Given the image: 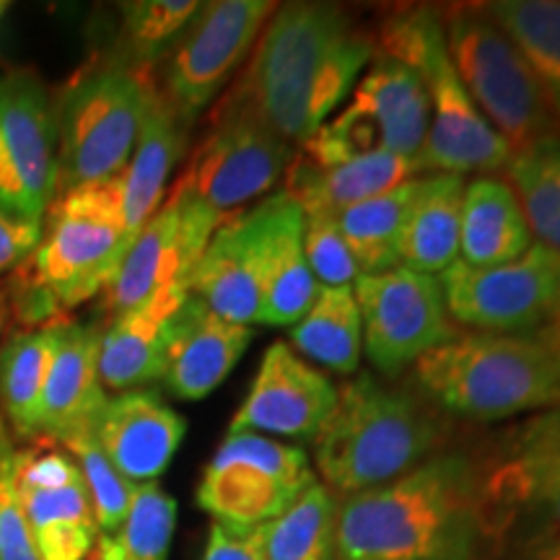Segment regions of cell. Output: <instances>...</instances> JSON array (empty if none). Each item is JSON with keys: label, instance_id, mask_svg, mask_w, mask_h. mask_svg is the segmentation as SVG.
Masks as SVG:
<instances>
[{"label": "cell", "instance_id": "cell-1", "mask_svg": "<svg viewBox=\"0 0 560 560\" xmlns=\"http://www.w3.org/2000/svg\"><path fill=\"white\" fill-rule=\"evenodd\" d=\"M493 542L488 470L459 452L338 499V560H482Z\"/></svg>", "mask_w": 560, "mask_h": 560}, {"label": "cell", "instance_id": "cell-2", "mask_svg": "<svg viewBox=\"0 0 560 560\" xmlns=\"http://www.w3.org/2000/svg\"><path fill=\"white\" fill-rule=\"evenodd\" d=\"M374 42L332 3H283L226 96L285 140L304 145L374 60Z\"/></svg>", "mask_w": 560, "mask_h": 560}, {"label": "cell", "instance_id": "cell-3", "mask_svg": "<svg viewBox=\"0 0 560 560\" xmlns=\"http://www.w3.org/2000/svg\"><path fill=\"white\" fill-rule=\"evenodd\" d=\"M125 260L122 179L60 192L42 221L32 255L0 285L11 317L30 327L60 322L107 289Z\"/></svg>", "mask_w": 560, "mask_h": 560}, {"label": "cell", "instance_id": "cell-4", "mask_svg": "<svg viewBox=\"0 0 560 560\" xmlns=\"http://www.w3.org/2000/svg\"><path fill=\"white\" fill-rule=\"evenodd\" d=\"M444 439V412L420 392L361 371L338 387V402L312 439L314 465L342 499L416 470L439 454Z\"/></svg>", "mask_w": 560, "mask_h": 560}, {"label": "cell", "instance_id": "cell-5", "mask_svg": "<svg viewBox=\"0 0 560 560\" xmlns=\"http://www.w3.org/2000/svg\"><path fill=\"white\" fill-rule=\"evenodd\" d=\"M420 395L452 418L503 420L560 402V342L532 335L457 332L416 361Z\"/></svg>", "mask_w": 560, "mask_h": 560}, {"label": "cell", "instance_id": "cell-6", "mask_svg": "<svg viewBox=\"0 0 560 560\" xmlns=\"http://www.w3.org/2000/svg\"><path fill=\"white\" fill-rule=\"evenodd\" d=\"M384 58L408 66L425 83L431 100V125L423 149L412 159L416 174H465L506 170L514 149L462 86L446 50L441 11L405 9L392 13L380 32Z\"/></svg>", "mask_w": 560, "mask_h": 560}, {"label": "cell", "instance_id": "cell-7", "mask_svg": "<svg viewBox=\"0 0 560 560\" xmlns=\"http://www.w3.org/2000/svg\"><path fill=\"white\" fill-rule=\"evenodd\" d=\"M156 83L120 55L81 70L55 102L58 195L120 177L136 151ZM55 195V198H58Z\"/></svg>", "mask_w": 560, "mask_h": 560}, {"label": "cell", "instance_id": "cell-8", "mask_svg": "<svg viewBox=\"0 0 560 560\" xmlns=\"http://www.w3.org/2000/svg\"><path fill=\"white\" fill-rule=\"evenodd\" d=\"M441 19L462 86L511 149L524 151L540 140L560 138V115L548 91L486 5H454L441 11Z\"/></svg>", "mask_w": 560, "mask_h": 560}, {"label": "cell", "instance_id": "cell-9", "mask_svg": "<svg viewBox=\"0 0 560 560\" xmlns=\"http://www.w3.org/2000/svg\"><path fill=\"white\" fill-rule=\"evenodd\" d=\"M312 482L317 475L301 446L262 433H229L202 470L195 499L213 522L257 527L293 506Z\"/></svg>", "mask_w": 560, "mask_h": 560}, {"label": "cell", "instance_id": "cell-10", "mask_svg": "<svg viewBox=\"0 0 560 560\" xmlns=\"http://www.w3.org/2000/svg\"><path fill=\"white\" fill-rule=\"evenodd\" d=\"M58 195V122L34 70H0V213L42 226Z\"/></svg>", "mask_w": 560, "mask_h": 560}, {"label": "cell", "instance_id": "cell-11", "mask_svg": "<svg viewBox=\"0 0 560 560\" xmlns=\"http://www.w3.org/2000/svg\"><path fill=\"white\" fill-rule=\"evenodd\" d=\"M293 156L291 143L249 109L223 100L177 185L226 219L244 202L268 195L285 177Z\"/></svg>", "mask_w": 560, "mask_h": 560}, {"label": "cell", "instance_id": "cell-12", "mask_svg": "<svg viewBox=\"0 0 560 560\" xmlns=\"http://www.w3.org/2000/svg\"><path fill=\"white\" fill-rule=\"evenodd\" d=\"M441 291L450 317L475 332L532 335L558 306L560 255L535 242L520 260L495 268L457 260L441 272Z\"/></svg>", "mask_w": 560, "mask_h": 560}, {"label": "cell", "instance_id": "cell-13", "mask_svg": "<svg viewBox=\"0 0 560 560\" xmlns=\"http://www.w3.org/2000/svg\"><path fill=\"white\" fill-rule=\"evenodd\" d=\"M272 11L276 3L270 0L200 3L190 26L166 55L164 89H159L187 128L255 50Z\"/></svg>", "mask_w": 560, "mask_h": 560}, {"label": "cell", "instance_id": "cell-14", "mask_svg": "<svg viewBox=\"0 0 560 560\" xmlns=\"http://www.w3.org/2000/svg\"><path fill=\"white\" fill-rule=\"evenodd\" d=\"M353 296L361 312L363 350L384 376H397L420 355L457 335L433 276L405 265L359 276Z\"/></svg>", "mask_w": 560, "mask_h": 560}, {"label": "cell", "instance_id": "cell-15", "mask_svg": "<svg viewBox=\"0 0 560 560\" xmlns=\"http://www.w3.org/2000/svg\"><path fill=\"white\" fill-rule=\"evenodd\" d=\"M283 202L285 192L280 190L236 219L223 221L187 276L192 296L219 317L244 327L260 322L270 252Z\"/></svg>", "mask_w": 560, "mask_h": 560}, {"label": "cell", "instance_id": "cell-16", "mask_svg": "<svg viewBox=\"0 0 560 560\" xmlns=\"http://www.w3.org/2000/svg\"><path fill=\"white\" fill-rule=\"evenodd\" d=\"M226 219L202 206L198 198L174 185L170 198L140 229L125 252V260L104 289V306L112 317L172 283H187V276L208 247L210 236Z\"/></svg>", "mask_w": 560, "mask_h": 560}, {"label": "cell", "instance_id": "cell-17", "mask_svg": "<svg viewBox=\"0 0 560 560\" xmlns=\"http://www.w3.org/2000/svg\"><path fill=\"white\" fill-rule=\"evenodd\" d=\"M16 493L42 560H86L100 540L86 480L55 444L19 450Z\"/></svg>", "mask_w": 560, "mask_h": 560}, {"label": "cell", "instance_id": "cell-18", "mask_svg": "<svg viewBox=\"0 0 560 560\" xmlns=\"http://www.w3.org/2000/svg\"><path fill=\"white\" fill-rule=\"evenodd\" d=\"M338 402V387L306 363L289 342L265 350L255 382L229 433H272L285 439H314Z\"/></svg>", "mask_w": 560, "mask_h": 560}, {"label": "cell", "instance_id": "cell-19", "mask_svg": "<svg viewBox=\"0 0 560 560\" xmlns=\"http://www.w3.org/2000/svg\"><path fill=\"white\" fill-rule=\"evenodd\" d=\"M185 433L187 420L153 389H130L107 397L91 425V436L104 457L132 486L156 482L177 454Z\"/></svg>", "mask_w": 560, "mask_h": 560}, {"label": "cell", "instance_id": "cell-20", "mask_svg": "<svg viewBox=\"0 0 560 560\" xmlns=\"http://www.w3.org/2000/svg\"><path fill=\"white\" fill-rule=\"evenodd\" d=\"M102 327L60 319L55 325V350L47 374L37 439L62 446L68 439L91 431L107 402L100 380Z\"/></svg>", "mask_w": 560, "mask_h": 560}, {"label": "cell", "instance_id": "cell-21", "mask_svg": "<svg viewBox=\"0 0 560 560\" xmlns=\"http://www.w3.org/2000/svg\"><path fill=\"white\" fill-rule=\"evenodd\" d=\"M252 338V327L219 317L190 293L166 335L161 382L179 400H202L234 371Z\"/></svg>", "mask_w": 560, "mask_h": 560}, {"label": "cell", "instance_id": "cell-22", "mask_svg": "<svg viewBox=\"0 0 560 560\" xmlns=\"http://www.w3.org/2000/svg\"><path fill=\"white\" fill-rule=\"evenodd\" d=\"M187 296L190 289L179 280L112 317L100 342V380L104 389L120 395L161 382L166 335Z\"/></svg>", "mask_w": 560, "mask_h": 560}, {"label": "cell", "instance_id": "cell-23", "mask_svg": "<svg viewBox=\"0 0 560 560\" xmlns=\"http://www.w3.org/2000/svg\"><path fill=\"white\" fill-rule=\"evenodd\" d=\"M346 109L374 125L382 151L416 159L431 125V100L416 70L376 52L350 91Z\"/></svg>", "mask_w": 560, "mask_h": 560}, {"label": "cell", "instance_id": "cell-24", "mask_svg": "<svg viewBox=\"0 0 560 560\" xmlns=\"http://www.w3.org/2000/svg\"><path fill=\"white\" fill-rule=\"evenodd\" d=\"M187 130L190 128L174 115L156 86L149 109H145L143 125H140L136 151L120 174L125 252L164 202L166 179L185 153Z\"/></svg>", "mask_w": 560, "mask_h": 560}, {"label": "cell", "instance_id": "cell-25", "mask_svg": "<svg viewBox=\"0 0 560 560\" xmlns=\"http://www.w3.org/2000/svg\"><path fill=\"white\" fill-rule=\"evenodd\" d=\"M412 177H416L412 161L387 151L366 153L338 166H317L299 153L285 172V192L299 202L304 213L325 210L338 215L340 210L380 198Z\"/></svg>", "mask_w": 560, "mask_h": 560}, {"label": "cell", "instance_id": "cell-26", "mask_svg": "<svg viewBox=\"0 0 560 560\" xmlns=\"http://www.w3.org/2000/svg\"><path fill=\"white\" fill-rule=\"evenodd\" d=\"M465 177L459 174H429L416 177L408 215L400 234V265L436 276L459 260L462 202Z\"/></svg>", "mask_w": 560, "mask_h": 560}, {"label": "cell", "instance_id": "cell-27", "mask_svg": "<svg viewBox=\"0 0 560 560\" xmlns=\"http://www.w3.org/2000/svg\"><path fill=\"white\" fill-rule=\"evenodd\" d=\"M532 244L529 223L509 182L480 177L465 187L459 262L470 268H495L520 260Z\"/></svg>", "mask_w": 560, "mask_h": 560}, {"label": "cell", "instance_id": "cell-28", "mask_svg": "<svg viewBox=\"0 0 560 560\" xmlns=\"http://www.w3.org/2000/svg\"><path fill=\"white\" fill-rule=\"evenodd\" d=\"M285 192V190H283ZM319 283L304 255V210L285 192L270 252L260 325L293 327L310 312Z\"/></svg>", "mask_w": 560, "mask_h": 560}, {"label": "cell", "instance_id": "cell-29", "mask_svg": "<svg viewBox=\"0 0 560 560\" xmlns=\"http://www.w3.org/2000/svg\"><path fill=\"white\" fill-rule=\"evenodd\" d=\"M55 325L13 332L0 346V412L11 433L37 439L42 395L50 374Z\"/></svg>", "mask_w": 560, "mask_h": 560}, {"label": "cell", "instance_id": "cell-30", "mask_svg": "<svg viewBox=\"0 0 560 560\" xmlns=\"http://www.w3.org/2000/svg\"><path fill=\"white\" fill-rule=\"evenodd\" d=\"M291 346L325 369L355 374L363 355V327L353 285H319L310 312L291 327Z\"/></svg>", "mask_w": 560, "mask_h": 560}, {"label": "cell", "instance_id": "cell-31", "mask_svg": "<svg viewBox=\"0 0 560 560\" xmlns=\"http://www.w3.org/2000/svg\"><path fill=\"white\" fill-rule=\"evenodd\" d=\"M260 535L265 560H338V495L312 482Z\"/></svg>", "mask_w": 560, "mask_h": 560}, {"label": "cell", "instance_id": "cell-32", "mask_svg": "<svg viewBox=\"0 0 560 560\" xmlns=\"http://www.w3.org/2000/svg\"><path fill=\"white\" fill-rule=\"evenodd\" d=\"M416 177L395 187V190L371 198L359 206L340 210L338 229L346 240L350 255L359 265L361 276L384 272L400 265V234L405 215H408Z\"/></svg>", "mask_w": 560, "mask_h": 560}, {"label": "cell", "instance_id": "cell-33", "mask_svg": "<svg viewBox=\"0 0 560 560\" xmlns=\"http://www.w3.org/2000/svg\"><path fill=\"white\" fill-rule=\"evenodd\" d=\"M490 19L506 32L560 115V3L558 0H495Z\"/></svg>", "mask_w": 560, "mask_h": 560}, {"label": "cell", "instance_id": "cell-34", "mask_svg": "<svg viewBox=\"0 0 560 560\" xmlns=\"http://www.w3.org/2000/svg\"><path fill=\"white\" fill-rule=\"evenodd\" d=\"M506 172L532 240L560 255V138L516 151Z\"/></svg>", "mask_w": 560, "mask_h": 560}, {"label": "cell", "instance_id": "cell-35", "mask_svg": "<svg viewBox=\"0 0 560 560\" xmlns=\"http://www.w3.org/2000/svg\"><path fill=\"white\" fill-rule=\"evenodd\" d=\"M177 501L159 482L136 486L128 516L115 535H100L91 556L96 560H166L170 558Z\"/></svg>", "mask_w": 560, "mask_h": 560}, {"label": "cell", "instance_id": "cell-36", "mask_svg": "<svg viewBox=\"0 0 560 560\" xmlns=\"http://www.w3.org/2000/svg\"><path fill=\"white\" fill-rule=\"evenodd\" d=\"M200 3L195 0H138L122 5V37L115 55L140 70H151L172 52L190 26Z\"/></svg>", "mask_w": 560, "mask_h": 560}, {"label": "cell", "instance_id": "cell-37", "mask_svg": "<svg viewBox=\"0 0 560 560\" xmlns=\"http://www.w3.org/2000/svg\"><path fill=\"white\" fill-rule=\"evenodd\" d=\"M62 450L75 459L83 480H86L96 524H100V535H115L125 522V516H128L136 486L112 467V462L104 457L100 444L91 436V431L68 439Z\"/></svg>", "mask_w": 560, "mask_h": 560}, {"label": "cell", "instance_id": "cell-38", "mask_svg": "<svg viewBox=\"0 0 560 560\" xmlns=\"http://www.w3.org/2000/svg\"><path fill=\"white\" fill-rule=\"evenodd\" d=\"M304 255L319 285H350L361 276L359 265L342 240L338 219L325 210L304 213Z\"/></svg>", "mask_w": 560, "mask_h": 560}, {"label": "cell", "instance_id": "cell-39", "mask_svg": "<svg viewBox=\"0 0 560 560\" xmlns=\"http://www.w3.org/2000/svg\"><path fill=\"white\" fill-rule=\"evenodd\" d=\"M16 444L0 418V560H42L16 493Z\"/></svg>", "mask_w": 560, "mask_h": 560}, {"label": "cell", "instance_id": "cell-40", "mask_svg": "<svg viewBox=\"0 0 560 560\" xmlns=\"http://www.w3.org/2000/svg\"><path fill=\"white\" fill-rule=\"evenodd\" d=\"M202 560H265L260 524L234 527V524L213 522Z\"/></svg>", "mask_w": 560, "mask_h": 560}, {"label": "cell", "instance_id": "cell-41", "mask_svg": "<svg viewBox=\"0 0 560 560\" xmlns=\"http://www.w3.org/2000/svg\"><path fill=\"white\" fill-rule=\"evenodd\" d=\"M560 457V402L552 405L537 418H532L520 431L511 459L537 462Z\"/></svg>", "mask_w": 560, "mask_h": 560}, {"label": "cell", "instance_id": "cell-42", "mask_svg": "<svg viewBox=\"0 0 560 560\" xmlns=\"http://www.w3.org/2000/svg\"><path fill=\"white\" fill-rule=\"evenodd\" d=\"M42 236V226L34 223H19L0 213V276L16 270L32 249L37 247Z\"/></svg>", "mask_w": 560, "mask_h": 560}, {"label": "cell", "instance_id": "cell-43", "mask_svg": "<svg viewBox=\"0 0 560 560\" xmlns=\"http://www.w3.org/2000/svg\"><path fill=\"white\" fill-rule=\"evenodd\" d=\"M11 322V310H9V299H5V293L0 291V335H3L5 325Z\"/></svg>", "mask_w": 560, "mask_h": 560}, {"label": "cell", "instance_id": "cell-44", "mask_svg": "<svg viewBox=\"0 0 560 560\" xmlns=\"http://www.w3.org/2000/svg\"><path fill=\"white\" fill-rule=\"evenodd\" d=\"M550 335L552 338H556L558 342H560V299H558V306H556V312H552V319H550Z\"/></svg>", "mask_w": 560, "mask_h": 560}, {"label": "cell", "instance_id": "cell-45", "mask_svg": "<svg viewBox=\"0 0 560 560\" xmlns=\"http://www.w3.org/2000/svg\"><path fill=\"white\" fill-rule=\"evenodd\" d=\"M5 11V3H0V13H3Z\"/></svg>", "mask_w": 560, "mask_h": 560}, {"label": "cell", "instance_id": "cell-46", "mask_svg": "<svg viewBox=\"0 0 560 560\" xmlns=\"http://www.w3.org/2000/svg\"><path fill=\"white\" fill-rule=\"evenodd\" d=\"M91 560H96V558H91Z\"/></svg>", "mask_w": 560, "mask_h": 560}]
</instances>
